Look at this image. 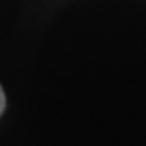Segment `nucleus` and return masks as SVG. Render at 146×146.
I'll return each mask as SVG.
<instances>
[{
    "mask_svg": "<svg viewBox=\"0 0 146 146\" xmlns=\"http://www.w3.org/2000/svg\"><path fill=\"white\" fill-rule=\"evenodd\" d=\"M5 106H7L5 93H3V89H2V86H0V115L3 114V110H5Z\"/></svg>",
    "mask_w": 146,
    "mask_h": 146,
    "instance_id": "f257e3e1",
    "label": "nucleus"
}]
</instances>
